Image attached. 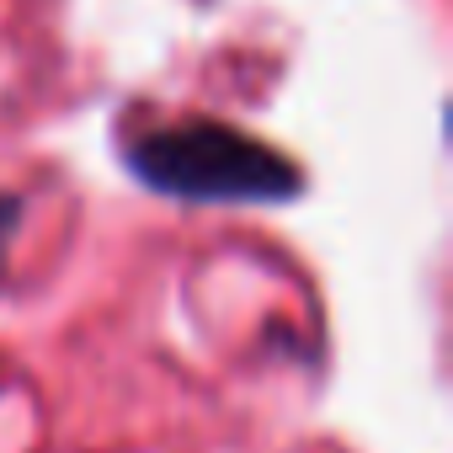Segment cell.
<instances>
[{
    "label": "cell",
    "instance_id": "1",
    "mask_svg": "<svg viewBox=\"0 0 453 453\" xmlns=\"http://www.w3.org/2000/svg\"><path fill=\"white\" fill-rule=\"evenodd\" d=\"M123 165L150 192L181 203H283L304 192V176L283 150L213 118L165 123L128 139Z\"/></svg>",
    "mask_w": 453,
    "mask_h": 453
},
{
    "label": "cell",
    "instance_id": "2",
    "mask_svg": "<svg viewBox=\"0 0 453 453\" xmlns=\"http://www.w3.org/2000/svg\"><path fill=\"white\" fill-rule=\"evenodd\" d=\"M17 230H22V197L17 192H0V278H6V257H12Z\"/></svg>",
    "mask_w": 453,
    "mask_h": 453
}]
</instances>
